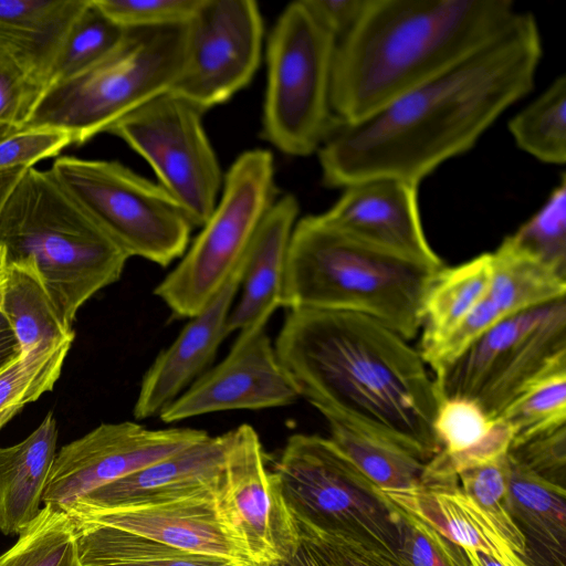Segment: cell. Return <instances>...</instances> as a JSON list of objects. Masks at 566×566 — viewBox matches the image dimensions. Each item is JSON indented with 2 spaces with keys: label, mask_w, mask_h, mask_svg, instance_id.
<instances>
[{
  "label": "cell",
  "mask_w": 566,
  "mask_h": 566,
  "mask_svg": "<svg viewBox=\"0 0 566 566\" xmlns=\"http://www.w3.org/2000/svg\"><path fill=\"white\" fill-rule=\"evenodd\" d=\"M542 39L532 13L517 11L492 40L370 115L335 118L318 148L323 181L345 188L389 177L419 185L480 136L534 85Z\"/></svg>",
  "instance_id": "6da1fadb"
},
{
  "label": "cell",
  "mask_w": 566,
  "mask_h": 566,
  "mask_svg": "<svg viewBox=\"0 0 566 566\" xmlns=\"http://www.w3.org/2000/svg\"><path fill=\"white\" fill-rule=\"evenodd\" d=\"M301 395L430 461L441 401L420 352L385 324L348 312L293 308L274 345Z\"/></svg>",
  "instance_id": "7a4b0ae2"
},
{
  "label": "cell",
  "mask_w": 566,
  "mask_h": 566,
  "mask_svg": "<svg viewBox=\"0 0 566 566\" xmlns=\"http://www.w3.org/2000/svg\"><path fill=\"white\" fill-rule=\"evenodd\" d=\"M511 0H368L335 51L331 105L361 119L452 67L515 17Z\"/></svg>",
  "instance_id": "3957f363"
},
{
  "label": "cell",
  "mask_w": 566,
  "mask_h": 566,
  "mask_svg": "<svg viewBox=\"0 0 566 566\" xmlns=\"http://www.w3.org/2000/svg\"><path fill=\"white\" fill-rule=\"evenodd\" d=\"M442 268L358 241L321 214L307 216L291 237L281 306L366 315L409 340L421 328L426 294Z\"/></svg>",
  "instance_id": "277c9868"
},
{
  "label": "cell",
  "mask_w": 566,
  "mask_h": 566,
  "mask_svg": "<svg viewBox=\"0 0 566 566\" xmlns=\"http://www.w3.org/2000/svg\"><path fill=\"white\" fill-rule=\"evenodd\" d=\"M7 263L30 258L72 326L80 307L119 280L128 255L56 180L29 167L0 211Z\"/></svg>",
  "instance_id": "5b68a950"
},
{
  "label": "cell",
  "mask_w": 566,
  "mask_h": 566,
  "mask_svg": "<svg viewBox=\"0 0 566 566\" xmlns=\"http://www.w3.org/2000/svg\"><path fill=\"white\" fill-rule=\"evenodd\" d=\"M186 24L128 29L119 44L81 73L45 88L22 128H56L84 144L155 97L180 75Z\"/></svg>",
  "instance_id": "8992f818"
},
{
  "label": "cell",
  "mask_w": 566,
  "mask_h": 566,
  "mask_svg": "<svg viewBox=\"0 0 566 566\" xmlns=\"http://www.w3.org/2000/svg\"><path fill=\"white\" fill-rule=\"evenodd\" d=\"M272 471L298 527L397 552L398 506L329 438L292 434Z\"/></svg>",
  "instance_id": "52a82bcc"
},
{
  "label": "cell",
  "mask_w": 566,
  "mask_h": 566,
  "mask_svg": "<svg viewBox=\"0 0 566 566\" xmlns=\"http://www.w3.org/2000/svg\"><path fill=\"white\" fill-rule=\"evenodd\" d=\"M336 38L304 0L289 3L266 45L262 134L290 156L318 150L335 122L331 105Z\"/></svg>",
  "instance_id": "ba28073f"
},
{
  "label": "cell",
  "mask_w": 566,
  "mask_h": 566,
  "mask_svg": "<svg viewBox=\"0 0 566 566\" xmlns=\"http://www.w3.org/2000/svg\"><path fill=\"white\" fill-rule=\"evenodd\" d=\"M274 168L273 155L260 148L230 166L212 214L154 290L174 316L197 315L227 282L275 201Z\"/></svg>",
  "instance_id": "9c48e42d"
},
{
  "label": "cell",
  "mask_w": 566,
  "mask_h": 566,
  "mask_svg": "<svg viewBox=\"0 0 566 566\" xmlns=\"http://www.w3.org/2000/svg\"><path fill=\"white\" fill-rule=\"evenodd\" d=\"M56 180L128 255L168 266L188 249L192 224L161 188L113 160L62 156Z\"/></svg>",
  "instance_id": "30bf717a"
},
{
  "label": "cell",
  "mask_w": 566,
  "mask_h": 566,
  "mask_svg": "<svg viewBox=\"0 0 566 566\" xmlns=\"http://www.w3.org/2000/svg\"><path fill=\"white\" fill-rule=\"evenodd\" d=\"M202 112L185 98L161 94L115 123L107 133L140 155L158 185L180 206L192 227L212 214L223 185Z\"/></svg>",
  "instance_id": "8fae6325"
},
{
  "label": "cell",
  "mask_w": 566,
  "mask_h": 566,
  "mask_svg": "<svg viewBox=\"0 0 566 566\" xmlns=\"http://www.w3.org/2000/svg\"><path fill=\"white\" fill-rule=\"evenodd\" d=\"M264 23L253 0H201L186 24L184 65L170 92L202 112L249 85L262 56Z\"/></svg>",
  "instance_id": "7c38bea8"
},
{
  "label": "cell",
  "mask_w": 566,
  "mask_h": 566,
  "mask_svg": "<svg viewBox=\"0 0 566 566\" xmlns=\"http://www.w3.org/2000/svg\"><path fill=\"white\" fill-rule=\"evenodd\" d=\"M214 502L222 524L251 566L281 560L294 552L298 526L276 475L265 465L259 434L249 424L233 429Z\"/></svg>",
  "instance_id": "4fadbf2b"
},
{
  "label": "cell",
  "mask_w": 566,
  "mask_h": 566,
  "mask_svg": "<svg viewBox=\"0 0 566 566\" xmlns=\"http://www.w3.org/2000/svg\"><path fill=\"white\" fill-rule=\"evenodd\" d=\"M193 428L101 423L55 454L42 503L64 509L95 489L166 459L208 437Z\"/></svg>",
  "instance_id": "5bb4252c"
},
{
  "label": "cell",
  "mask_w": 566,
  "mask_h": 566,
  "mask_svg": "<svg viewBox=\"0 0 566 566\" xmlns=\"http://www.w3.org/2000/svg\"><path fill=\"white\" fill-rule=\"evenodd\" d=\"M301 397L265 327H260L240 332L224 359L206 370L158 417L172 423L212 412L289 406Z\"/></svg>",
  "instance_id": "9a60e30c"
},
{
  "label": "cell",
  "mask_w": 566,
  "mask_h": 566,
  "mask_svg": "<svg viewBox=\"0 0 566 566\" xmlns=\"http://www.w3.org/2000/svg\"><path fill=\"white\" fill-rule=\"evenodd\" d=\"M417 188V184L389 177L355 182L345 187L335 205L321 216L358 241L442 268L421 224Z\"/></svg>",
  "instance_id": "2e32d148"
},
{
  "label": "cell",
  "mask_w": 566,
  "mask_h": 566,
  "mask_svg": "<svg viewBox=\"0 0 566 566\" xmlns=\"http://www.w3.org/2000/svg\"><path fill=\"white\" fill-rule=\"evenodd\" d=\"M233 430L211 437L116 481L62 509L103 511L154 505L214 491L226 465Z\"/></svg>",
  "instance_id": "e0dca14e"
},
{
  "label": "cell",
  "mask_w": 566,
  "mask_h": 566,
  "mask_svg": "<svg viewBox=\"0 0 566 566\" xmlns=\"http://www.w3.org/2000/svg\"><path fill=\"white\" fill-rule=\"evenodd\" d=\"M244 261L245 253L221 290L155 358L140 384L133 409L135 419L159 416L214 359L228 336L227 322L240 290Z\"/></svg>",
  "instance_id": "ac0fdd59"
},
{
  "label": "cell",
  "mask_w": 566,
  "mask_h": 566,
  "mask_svg": "<svg viewBox=\"0 0 566 566\" xmlns=\"http://www.w3.org/2000/svg\"><path fill=\"white\" fill-rule=\"evenodd\" d=\"M65 512L75 520L114 526L189 553L251 566L219 517L214 491L154 505Z\"/></svg>",
  "instance_id": "d6986e66"
},
{
  "label": "cell",
  "mask_w": 566,
  "mask_h": 566,
  "mask_svg": "<svg viewBox=\"0 0 566 566\" xmlns=\"http://www.w3.org/2000/svg\"><path fill=\"white\" fill-rule=\"evenodd\" d=\"M381 492L399 509L459 545L471 566H480L478 554L486 555L502 566H531L514 551L494 521L460 489L458 481Z\"/></svg>",
  "instance_id": "ffe728a7"
},
{
  "label": "cell",
  "mask_w": 566,
  "mask_h": 566,
  "mask_svg": "<svg viewBox=\"0 0 566 566\" xmlns=\"http://www.w3.org/2000/svg\"><path fill=\"white\" fill-rule=\"evenodd\" d=\"M300 206L293 195L275 200L260 223L247 252L242 293L232 306L227 334L265 327L281 306L291 237Z\"/></svg>",
  "instance_id": "44dd1931"
},
{
  "label": "cell",
  "mask_w": 566,
  "mask_h": 566,
  "mask_svg": "<svg viewBox=\"0 0 566 566\" xmlns=\"http://www.w3.org/2000/svg\"><path fill=\"white\" fill-rule=\"evenodd\" d=\"M56 441V421L50 411L24 440L0 448L1 533L19 535L38 516Z\"/></svg>",
  "instance_id": "7402d4cb"
},
{
  "label": "cell",
  "mask_w": 566,
  "mask_h": 566,
  "mask_svg": "<svg viewBox=\"0 0 566 566\" xmlns=\"http://www.w3.org/2000/svg\"><path fill=\"white\" fill-rule=\"evenodd\" d=\"M566 366V302H555L548 316L524 337L490 377L474 401L490 419L527 386L547 373Z\"/></svg>",
  "instance_id": "603a6c76"
},
{
  "label": "cell",
  "mask_w": 566,
  "mask_h": 566,
  "mask_svg": "<svg viewBox=\"0 0 566 566\" xmlns=\"http://www.w3.org/2000/svg\"><path fill=\"white\" fill-rule=\"evenodd\" d=\"M90 0H0V45L45 87L57 50Z\"/></svg>",
  "instance_id": "cb8c5ba5"
},
{
  "label": "cell",
  "mask_w": 566,
  "mask_h": 566,
  "mask_svg": "<svg viewBox=\"0 0 566 566\" xmlns=\"http://www.w3.org/2000/svg\"><path fill=\"white\" fill-rule=\"evenodd\" d=\"M509 514L531 546L553 566H565L566 490L507 457Z\"/></svg>",
  "instance_id": "d4e9b609"
},
{
  "label": "cell",
  "mask_w": 566,
  "mask_h": 566,
  "mask_svg": "<svg viewBox=\"0 0 566 566\" xmlns=\"http://www.w3.org/2000/svg\"><path fill=\"white\" fill-rule=\"evenodd\" d=\"M0 313L20 345L21 356L43 345L74 339L72 326L30 258L8 263Z\"/></svg>",
  "instance_id": "484cf974"
},
{
  "label": "cell",
  "mask_w": 566,
  "mask_h": 566,
  "mask_svg": "<svg viewBox=\"0 0 566 566\" xmlns=\"http://www.w3.org/2000/svg\"><path fill=\"white\" fill-rule=\"evenodd\" d=\"M555 302L507 316L483 333L434 377L441 399L474 400L513 348L548 316Z\"/></svg>",
  "instance_id": "4316f807"
},
{
  "label": "cell",
  "mask_w": 566,
  "mask_h": 566,
  "mask_svg": "<svg viewBox=\"0 0 566 566\" xmlns=\"http://www.w3.org/2000/svg\"><path fill=\"white\" fill-rule=\"evenodd\" d=\"M80 566H241L189 553L114 526L72 518Z\"/></svg>",
  "instance_id": "83f0119b"
},
{
  "label": "cell",
  "mask_w": 566,
  "mask_h": 566,
  "mask_svg": "<svg viewBox=\"0 0 566 566\" xmlns=\"http://www.w3.org/2000/svg\"><path fill=\"white\" fill-rule=\"evenodd\" d=\"M334 444L380 490L422 485L428 460L399 442L331 413H322Z\"/></svg>",
  "instance_id": "f1b7e54d"
},
{
  "label": "cell",
  "mask_w": 566,
  "mask_h": 566,
  "mask_svg": "<svg viewBox=\"0 0 566 566\" xmlns=\"http://www.w3.org/2000/svg\"><path fill=\"white\" fill-rule=\"evenodd\" d=\"M491 280L492 253L436 274L422 306L420 353L442 340L486 296Z\"/></svg>",
  "instance_id": "f546056e"
},
{
  "label": "cell",
  "mask_w": 566,
  "mask_h": 566,
  "mask_svg": "<svg viewBox=\"0 0 566 566\" xmlns=\"http://www.w3.org/2000/svg\"><path fill=\"white\" fill-rule=\"evenodd\" d=\"M566 277L532 258L506 237L492 252L486 296L507 317L565 297Z\"/></svg>",
  "instance_id": "4dcf8cb0"
},
{
  "label": "cell",
  "mask_w": 566,
  "mask_h": 566,
  "mask_svg": "<svg viewBox=\"0 0 566 566\" xmlns=\"http://www.w3.org/2000/svg\"><path fill=\"white\" fill-rule=\"evenodd\" d=\"M509 128L517 146L541 161H566V77L560 75L514 116Z\"/></svg>",
  "instance_id": "1f68e13d"
},
{
  "label": "cell",
  "mask_w": 566,
  "mask_h": 566,
  "mask_svg": "<svg viewBox=\"0 0 566 566\" xmlns=\"http://www.w3.org/2000/svg\"><path fill=\"white\" fill-rule=\"evenodd\" d=\"M126 31L90 0L67 30L49 70L45 88L101 61L119 44Z\"/></svg>",
  "instance_id": "d6a6232c"
},
{
  "label": "cell",
  "mask_w": 566,
  "mask_h": 566,
  "mask_svg": "<svg viewBox=\"0 0 566 566\" xmlns=\"http://www.w3.org/2000/svg\"><path fill=\"white\" fill-rule=\"evenodd\" d=\"M73 339L40 346L0 373V430L25 405L51 391Z\"/></svg>",
  "instance_id": "836d02e7"
},
{
  "label": "cell",
  "mask_w": 566,
  "mask_h": 566,
  "mask_svg": "<svg viewBox=\"0 0 566 566\" xmlns=\"http://www.w3.org/2000/svg\"><path fill=\"white\" fill-rule=\"evenodd\" d=\"M74 558L73 521L64 510L44 504L18 541L0 555V566H70Z\"/></svg>",
  "instance_id": "e575fe53"
},
{
  "label": "cell",
  "mask_w": 566,
  "mask_h": 566,
  "mask_svg": "<svg viewBox=\"0 0 566 566\" xmlns=\"http://www.w3.org/2000/svg\"><path fill=\"white\" fill-rule=\"evenodd\" d=\"M499 418L510 427L512 441L566 424V366L527 386Z\"/></svg>",
  "instance_id": "d590c367"
},
{
  "label": "cell",
  "mask_w": 566,
  "mask_h": 566,
  "mask_svg": "<svg viewBox=\"0 0 566 566\" xmlns=\"http://www.w3.org/2000/svg\"><path fill=\"white\" fill-rule=\"evenodd\" d=\"M507 238L515 247L566 277V179L564 174L543 207Z\"/></svg>",
  "instance_id": "8d00e7d4"
},
{
  "label": "cell",
  "mask_w": 566,
  "mask_h": 566,
  "mask_svg": "<svg viewBox=\"0 0 566 566\" xmlns=\"http://www.w3.org/2000/svg\"><path fill=\"white\" fill-rule=\"evenodd\" d=\"M507 472L506 454L459 472L457 480L460 489L494 521L514 551L526 558V538L507 511Z\"/></svg>",
  "instance_id": "74e56055"
},
{
  "label": "cell",
  "mask_w": 566,
  "mask_h": 566,
  "mask_svg": "<svg viewBox=\"0 0 566 566\" xmlns=\"http://www.w3.org/2000/svg\"><path fill=\"white\" fill-rule=\"evenodd\" d=\"M397 553L409 566H471L459 545L401 509Z\"/></svg>",
  "instance_id": "f35d334b"
},
{
  "label": "cell",
  "mask_w": 566,
  "mask_h": 566,
  "mask_svg": "<svg viewBox=\"0 0 566 566\" xmlns=\"http://www.w3.org/2000/svg\"><path fill=\"white\" fill-rule=\"evenodd\" d=\"M493 422L494 419L472 399H441L433 423L440 447L438 453L455 455L473 448L488 434Z\"/></svg>",
  "instance_id": "ab89813d"
},
{
  "label": "cell",
  "mask_w": 566,
  "mask_h": 566,
  "mask_svg": "<svg viewBox=\"0 0 566 566\" xmlns=\"http://www.w3.org/2000/svg\"><path fill=\"white\" fill-rule=\"evenodd\" d=\"M44 90L43 83L0 45V124L22 128Z\"/></svg>",
  "instance_id": "60d3db41"
},
{
  "label": "cell",
  "mask_w": 566,
  "mask_h": 566,
  "mask_svg": "<svg viewBox=\"0 0 566 566\" xmlns=\"http://www.w3.org/2000/svg\"><path fill=\"white\" fill-rule=\"evenodd\" d=\"M201 0H93L124 29L157 28L187 23Z\"/></svg>",
  "instance_id": "b9f144b4"
},
{
  "label": "cell",
  "mask_w": 566,
  "mask_h": 566,
  "mask_svg": "<svg viewBox=\"0 0 566 566\" xmlns=\"http://www.w3.org/2000/svg\"><path fill=\"white\" fill-rule=\"evenodd\" d=\"M507 457L542 479L566 486V424L512 441Z\"/></svg>",
  "instance_id": "7bdbcfd3"
},
{
  "label": "cell",
  "mask_w": 566,
  "mask_h": 566,
  "mask_svg": "<svg viewBox=\"0 0 566 566\" xmlns=\"http://www.w3.org/2000/svg\"><path fill=\"white\" fill-rule=\"evenodd\" d=\"M505 318L499 307L485 296L442 340L420 353L434 375L449 367L475 339Z\"/></svg>",
  "instance_id": "ee69618b"
},
{
  "label": "cell",
  "mask_w": 566,
  "mask_h": 566,
  "mask_svg": "<svg viewBox=\"0 0 566 566\" xmlns=\"http://www.w3.org/2000/svg\"><path fill=\"white\" fill-rule=\"evenodd\" d=\"M71 144L72 136L61 129L19 128L0 139V169L34 167Z\"/></svg>",
  "instance_id": "f6af8a7d"
},
{
  "label": "cell",
  "mask_w": 566,
  "mask_h": 566,
  "mask_svg": "<svg viewBox=\"0 0 566 566\" xmlns=\"http://www.w3.org/2000/svg\"><path fill=\"white\" fill-rule=\"evenodd\" d=\"M310 532L326 542L339 566H409L396 551L374 542Z\"/></svg>",
  "instance_id": "bcb514c9"
},
{
  "label": "cell",
  "mask_w": 566,
  "mask_h": 566,
  "mask_svg": "<svg viewBox=\"0 0 566 566\" xmlns=\"http://www.w3.org/2000/svg\"><path fill=\"white\" fill-rule=\"evenodd\" d=\"M337 42L357 23L368 0H304Z\"/></svg>",
  "instance_id": "7dc6e473"
},
{
  "label": "cell",
  "mask_w": 566,
  "mask_h": 566,
  "mask_svg": "<svg viewBox=\"0 0 566 566\" xmlns=\"http://www.w3.org/2000/svg\"><path fill=\"white\" fill-rule=\"evenodd\" d=\"M298 530L300 538L291 556L261 566H339L322 537L307 530Z\"/></svg>",
  "instance_id": "c3c4849f"
},
{
  "label": "cell",
  "mask_w": 566,
  "mask_h": 566,
  "mask_svg": "<svg viewBox=\"0 0 566 566\" xmlns=\"http://www.w3.org/2000/svg\"><path fill=\"white\" fill-rule=\"evenodd\" d=\"M21 357L20 345L0 313V373Z\"/></svg>",
  "instance_id": "681fc988"
},
{
  "label": "cell",
  "mask_w": 566,
  "mask_h": 566,
  "mask_svg": "<svg viewBox=\"0 0 566 566\" xmlns=\"http://www.w3.org/2000/svg\"><path fill=\"white\" fill-rule=\"evenodd\" d=\"M27 168L0 169V211L14 185Z\"/></svg>",
  "instance_id": "f907efd6"
},
{
  "label": "cell",
  "mask_w": 566,
  "mask_h": 566,
  "mask_svg": "<svg viewBox=\"0 0 566 566\" xmlns=\"http://www.w3.org/2000/svg\"><path fill=\"white\" fill-rule=\"evenodd\" d=\"M7 270H8V263H7L6 252H4V249L2 247H0V307H1L4 283H6V279H7Z\"/></svg>",
  "instance_id": "816d5d0a"
},
{
  "label": "cell",
  "mask_w": 566,
  "mask_h": 566,
  "mask_svg": "<svg viewBox=\"0 0 566 566\" xmlns=\"http://www.w3.org/2000/svg\"><path fill=\"white\" fill-rule=\"evenodd\" d=\"M478 558H479L480 566H502L495 559H493L486 555H483V554H478Z\"/></svg>",
  "instance_id": "f5cc1de1"
},
{
  "label": "cell",
  "mask_w": 566,
  "mask_h": 566,
  "mask_svg": "<svg viewBox=\"0 0 566 566\" xmlns=\"http://www.w3.org/2000/svg\"><path fill=\"white\" fill-rule=\"evenodd\" d=\"M21 127H14L9 125H1L0 124V139L4 138L9 134L13 133L14 130L19 129Z\"/></svg>",
  "instance_id": "db71d44e"
},
{
  "label": "cell",
  "mask_w": 566,
  "mask_h": 566,
  "mask_svg": "<svg viewBox=\"0 0 566 566\" xmlns=\"http://www.w3.org/2000/svg\"><path fill=\"white\" fill-rule=\"evenodd\" d=\"M70 566H80V564L77 563L76 556Z\"/></svg>",
  "instance_id": "11a10c76"
}]
</instances>
